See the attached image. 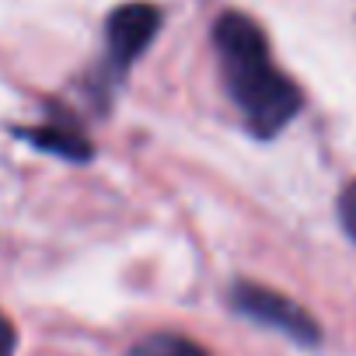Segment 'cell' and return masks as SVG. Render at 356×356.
<instances>
[{"instance_id":"5b68a950","label":"cell","mask_w":356,"mask_h":356,"mask_svg":"<svg viewBox=\"0 0 356 356\" xmlns=\"http://www.w3.org/2000/svg\"><path fill=\"white\" fill-rule=\"evenodd\" d=\"M126 356H210V353L175 332H154V335L140 339Z\"/></svg>"},{"instance_id":"3957f363","label":"cell","mask_w":356,"mask_h":356,"mask_svg":"<svg viewBox=\"0 0 356 356\" xmlns=\"http://www.w3.org/2000/svg\"><path fill=\"white\" fill-rule=\"evenodd\" d=\"M161 29V11L154 4H122L105 22V53L115 74H126L129 63L154 42Z\"/></svg>"},{"instance_id":"52a82bcc","label":"cell","mask_w":356,"mask_h":356,"mask_svg":"<svg viewBox=\"0 0 356 356\" xmlns=\"http://www.w3.org/2000/svg\"><path fill=\"white\" fill-rule=\"evenodd\" d=\"M15 325L4 318V314H0V356H11L15 353Z\"/></svg>"},{"instance_id":"277c9868","label":"cell","mask_w":356,"mask_h":356,"mask_svg":"<svg viewBox=\"0 0 356 356\" xmlns=\"http://www.w3.org/2000/svg\"><path fill=\"white\" fill-rule=\"evenodd\" d=\"M22 136H25L29 143H35L39 150H49V154L67 157V161H88V157L95 154V150H91V140L84 136V129L74 126V122L63 119V115H53L49 122L32 126V129H25Z\"/></svg>"},{"instance_id":"8992f818","label":"cell","mask_w":356,"mask_h":356,"mask_svg":"<svg viewBox=\"0 0 356 356\" xmlns=\"http://www.w3.org/2000/svg\"><path fill=\"white\" fill-rule=\"evenodd\" d=\"M339 220H342L346 234L356 241V182H349L339 196Z\"/></svg>"},{"instance_id":"7a4b0ae2","label":"cell","mask_w":356,"mask_h":356,"mask_svg":"<svg viewBox=\"0 0 356 356\" xmlns=\"http://www.w3.org/2000/svg\"><path fill=\"white\" fill-rule=\"evenodd\" d=\"M231 307L238 314H245V318H252V321L300 342V346H314L321 339V328H318L311 311H304L297 300H290L286 293L269 290L262 283H248V280L234 283L231 286Z\"/></svg>"},{"instance_id":"6da1fadb","label":"cell","mask_w":356,"mask_h":356,"mask_svg":"<svg viewBox=\"0 0 356 356\" xmlns=\"http://www.w3.org/2000/svg\"><path fill=\"white\" fill-rule=\"evenodd\" d=\"M213 46L231 102L245 115V126L269 140L300 112V88L273 63L262 29L238 11H224L213 25Z\"/></svg>"}]
</instances>
